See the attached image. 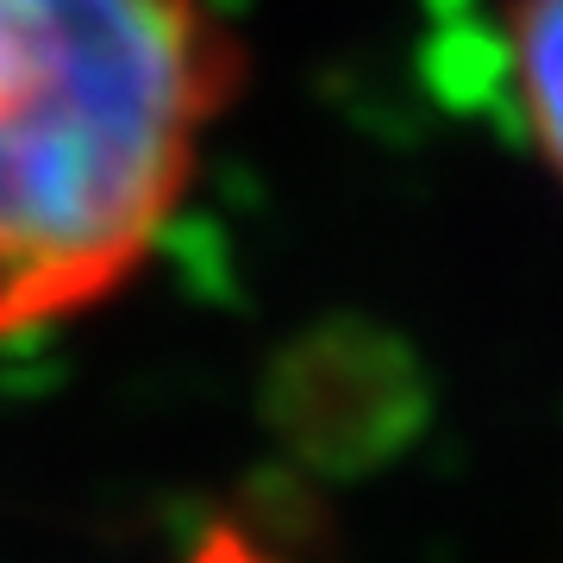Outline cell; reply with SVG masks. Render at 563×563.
<instances>
[{
	"mask_svg": "<svg viewBox=\"0 0 563 563\" xmlns=\"http://www.w3.org/2000/svg\"><path fill=\"white\" fill-rule=\"evenodd\" d=\"M239 76L207 0H0V339L139 269Z\"/></svg>",
	"mask_w": 563,
	"mask_h": 563,
	"instance_id": "6da1fadb",
	"label": "cell"
},
{
	"mask_svg": "<svg viewBox=\"0 0 563 563\" xmlns=\"http://www.w3.org/2000/svg\"><path fill=\"white\" fill-rule=\"evenodd\" d=\"M432 420V376L388 325L339 313L295 332L263 369V426L313 476H369Z\"/></svg>",
	"mask_w": 563,
	"mask_h": 563,
	"instance_id": "7a4b0ae2",
	"label": "cell"
},
{
	"mask_svg": "<svg viewBox=\"0 0 563 563\" xmlns=\"http://www.w3.org/2000/svg\"><path fill=\"white\" fill-rule=\"evenodd\" d=\"M507 69L526 132L551 181L563 188V0H514L507 13Z\"/></svg>",
	"mask_w": 563,
	"mask_h": 563,
	"instance_id": "3957f363",
	"label": "cell"
},
{
	"mask_svg": "<svg viewBox=\"0 0 563 563\" xmlns=\"http://www.w3.org/2000/svg\"><path fill=\"white\" fill-rule=\"evenodd\" d=\"M181 563H282V558H269L244 526H213V532H207V539L195 544Z\"/></svg>",
	"mask_w": 563,
	"mask_h": 563,
	"instance_id": "277c9868",
	"label": "cell"
}]
</instances>
